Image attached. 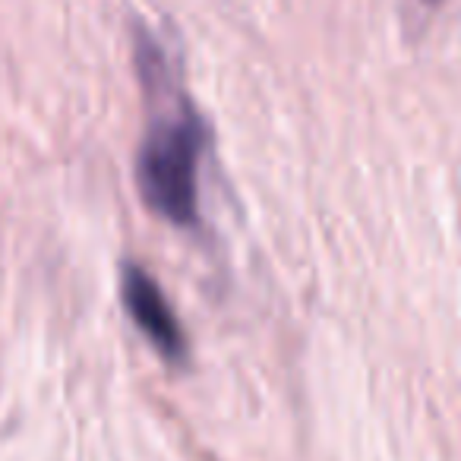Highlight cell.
Masks as SVG:
<instances>
[{
	"label": "cell",
	"instance_id": "cell-1",
	"mask_svg": "<svg viewBox=\"0 0 461 461\" xmlns=\"http://www.w3.org/2000/svg\"><path fill=\"white\" fill-rule=\"evenodd\" d=\"M205 152V123L190 102L152 121L136 152V186L142 203L177 228L199 221V161Z\"/></svg>",
	"mask_w": 461,
	"mask_h": 461
},
{
	"label": "cell",
	"instance_id": "cell-2",
	"mask_svg": "<svg viewBox=\"0 0 461 461\" xmlns=\"http://www.w3.org/2000/svg\"><path fill=\"white\" fill-rule=\"evenodd\" d=\"M121 297L127 307L130 320L136 322L142 335L155 345V351L171 364H184L186 360V335L180 326L177 313L167 303L165 291L158 288L152 276L142 266L127 263L121 278Z\"/></svg>",
	"mask_w": 461,
	"mask_h": 461
},
{
	"label": "cell",
	"instance_id": "cell-3",
	"mask_svg": "<svg viewBox=\"0 0 461 461\" xmlns=\"http://www.w3.org/2000/svg\"><path fill=\"white\" fill-rule=\"evenodd\" d=\"M427 4H439V0H427Z\"/></svg>",
	"mask_w": 461,
	"mask_h": 461
}]
</instances>
